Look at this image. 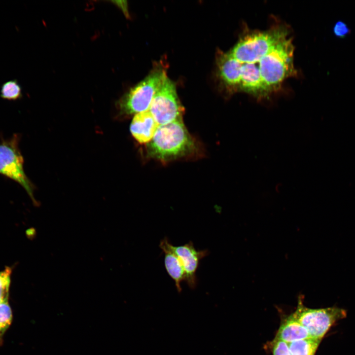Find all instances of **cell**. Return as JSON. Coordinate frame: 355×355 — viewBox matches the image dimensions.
Returning a JSON list of instances; mask_svg holds the SVG:
<instances>
[{
  "instance_id": "cell-1",
  "label": "cell",
  "mask_w": 355,
  "mask_h": 355,
  "mask_svg": "<svg viewBox=\"0 0 355 355\" xmlns=\"http://www.w3.org/2000/svg\"><path fill=\"white\" fill-rule=\"evenodd\" d=\"M294 46L283 25L266 31L248 30L221 58L220 78L232 92H244L258 99L279 90L284 81L296 75Z\"/></svg>"
},
{
  "instance_id": "cell-2",
  "label": "cell",
  "mask_w": 355,
  "mask_h": 355,
  "mask_svg": "<svg viewBox=\"0 0 355 355\" xmlns=\"http://www.w3.org/2000/svg\"><path fill=\"white\" fill-rule=\"evenodd\" d=\"M197 150V143L182 119L159 125L146 146L148 157L165 162L190 156Z\"/></svg>"
},
{
  "instance_id": "cell-3",
  "label": "cell",
  "mask_w": 355,
  "mask_h": 355,
  "mask_svg": "<svg viewBox=\"0 0 355 355\" xmlns=\"http://www.w3.org/2000/svg\"><path fill=\"white\" fill-rule=\"evenodd\" d=\"M19 140V135L14 134L0 143V174L20 184L36 206L38 203L34 196L33 185L24 172Z\"/></svg>"
},
{
  "instance_id": "cell-4",
  "label": "cell",
  "mask_w": 355,
  "mask_h": 355,
  "mask_svg": "<svg viewBox=\"0 0 355 355\" xmlns=\"http://www.w3.org/2000/svg\"><path fill=\"white\" fill-rule=\"evenodd\" d=\"M165 75V71L161 69L151 72L119 101L120 112L130 115L148 110L155 92Z\"/></svg>"
},
{
  "instance_id": "cell-5",
  "label": "cell",
  "mask_w": 355,
  "mask_h": 355,
  "mask_svg": "<svg viewBox=\"0 0 355 355\" xmlns=\"http://www.w3.org/2000/svg\"><path fill=\"white\" fill-rule=\"evenodd\" d=\"M159 125L182 119L183 111L174 83L166 74L148 109Z\"/></svg>"
},
{
  "instance_id": "cell-6",
  "label": "cell",
  "mask_w": 355,
  "mask_h": 355,
  "mask_svg": "<svg viewBox=\"0 0 355 355\" xmlns=\"http://www.w3.org/2000/svg\"><path fill=\"white\" fill-rule=\"evenodd\" d=\"M346 316L343 309L332 307L310 309L300 302L291 316L308 331L311 338L321 340L330 327Z\"/></svg>"
},
{
  "instance_id": "cell-7",
  "label": "cell",
  "mask_w": 355,
  "mask_h": 355,
  "mask_svg": "<svg viewBox=\"0 0 355 355\" xmlns=\"http://www.w3.org/2000/svg\"><path fill=\"white\" fill-rule=\"evenodd\" d=\"M173 249L183 266L186 276L185 282L190 288H195L197 284L196 273L200 261L208 254V250L196 249L191 241L181 246H173Z\"/></svg>"
},
{
  "instance_id": "cell-8",
  "label": "cell",
  "mask_w": 355,
  "mask_h": 355,
  "mask_svg": "<svg viewBox=\"0 0 355 355\" xmlns=\"http://www.w3.org/2000/svg\"><path fill=\"white\" fill-rule=\"evenodd\" d=\"M159 247L164 253V265L167 272L174 281L177 290L180 292L181 283L186 279L181 262L173 249V245L167 237L160 241Z\"/></svg>"
},
{
  "instance_id": "cell-9",
  "label": "cell",
  "mask_w": 355,
  "mask_h": 355,
  "mask_svg": "<svg viewBox=\"0 0 355 355\" xmlns=\"http://www.w3.org/2000/svg\"><path fill=\"white\" fill-rule=\"evenodd\" d=\"M159 125L149 110L134 116L130 131L135 140L141 144L148 143L152 139Z\"/></svg>"
},
{
  "instance_id": "cell-10",
  "label": "cell",
  "mask_w": 355,
  "mask_h": 355,
  "mask_svg": "<svg viewBox=\"0 0 355 355\" xmlns=\"http://www.w3.org/2000/svg\"><path fill=\"white\" fill-rule=\"evenodd\" d=\"M311 338L307 330L290 315L283 320L275 339L289 344Z\"/></svg>"
},
{
  "instance_id": "cell-11",
  "label": "cell",
  "mask_w": 355,
  "mask_h": 355,
  "mask_svg": "<svg viewBox=\"0 0 355 355\" xmlns=\"http://www.w3.org/2000/svg\"><path fill=\"white\" fill-rule=\"evenodd\" d=\"M321 340L307 338L288 344L291 355H314Z\"/></svg>"
},
{
  "instance_id": "cell-12",
  "label": "cell",
  "mask_w": 355,
  "mask_h": 355,
  "mask_svg": "<svg viewBox=\"0 0 355 355\" xmlns=\"http://www.w3.org/2000/svg\"><path fill=\"white\" fill-rule=\"evenodd\" d=\"M23 96L22 87L17 79L8 80L1 86L0 97L8 101H16Z\"/></svg>"
},
{
  "instance_id": "cell-13",
  "label": "cell",
  "mask_w": 355,
  "mask_h": 355,
  "mask_svg": "<svg viewBox=\"0 0 355 355\" xmlns=\"http://www.w3.org/2000/svg\"><path fill=\"white\" fill-rule=\"evenodd\" d=\"M12 320V311L8 302L0 303V346L3 343V335L11 324Z\"/></svg>"
},
{
  "instance_id": "cell-14",
  "label": "cell",
  "mask_w": 355,
  "mask_h": 355,
  "mask_svg": "<svg viewBox=\"0 0 355 355\" xmlns=\"http://www.w3.org/2000/svg\"><path fill=\"white\" fill-rule=\"evenodd\" d=\"M12 268L6 266L0 271V303L8 302Z\"/></svg>"
},
{
  "instance_id": "cell-15",
  "label": "cell",
  "mask_w": 355,
  "mask_h": 355,
  "mask_svg": "<svg viewBox=\"0 0 355 355\" xmlns=\"http://www.w3.org/2000/svg\"><path fill=\"white\" fill-rule=\"evenodd\" d=\"M351 32V31L348 25L341 20L337 21L333 27L334 35L339 38H345L350 34Z\"/></svg>"
},
{
  "instance_id": "cell-16",
  "label": "cell",
  "mask_w": 355,
  "mask_h": 355,
  "mask_svg": "<svg viewBox=\"0 0 355 355\" xmlns=\"http://www.w3.org/2000/svg\"><path fill=\"white\" fill-rule=\"evenodd\" d=\"M273 355H291L286 342L275 339L272 346Z\"/></svg>"
}]
</instances>
